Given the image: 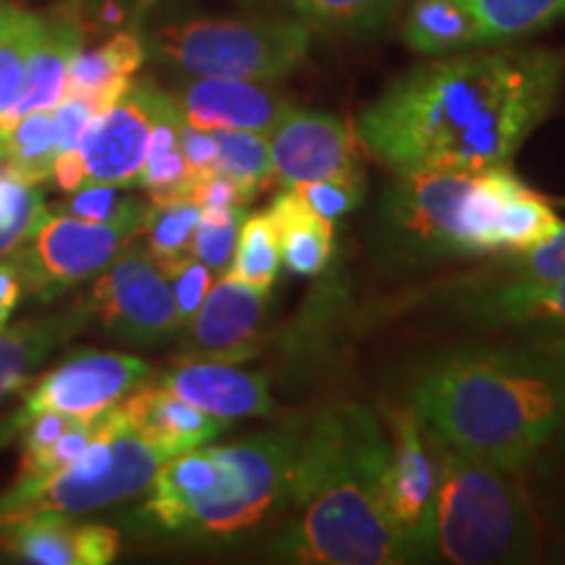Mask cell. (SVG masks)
Returning <instances> with one entry per match:
<instances>
[{
  "label": "cell",
  "instance_id": "obj_42",
  "mask_svg": "<svg viewBox=\"0 0 565 565\" xmlns=\"http://www.w3.org/2000/svg\"><path fill=\"white\" fill-rule=\"evenodd\" d=\"M179 145L181 154L186 160L189 175L194 181L207 179V175L217 173V134L212 129H196V126H189L186 121L181 124L179 131Z\"/></svg>",
  "mask_w": 565,
  "mask_h": 565
},
{
  "label": "cell",
  "instance_id": "obj_30",
  "mask_svg": "<svg viewBox=\"0 0 565 565\" xmlns=\"http://www.w3.org/2000/svg\"><path fill=\"white\" fill-rule=\"evenodd\" d=\"M145 221L147 252L152 254L154 263L168 267L181 259L192 257V238L200 223L202 207L194 202L192 194H173V196H154L150 200Z\"/></svg>",
  "mask_w": 565,
  "mask_h": 565
},
{
  "label": "cell",
  "instance_id": "obj_48",
  "mask_svg": "<svg viewBox=\"0 0 565 565\" xmlns=\"http://www.w3.org/2000/svg\"><path fill=\"white\" fill-rule=\"evenodd\" d=\"M134 3H137V9H139V11H145V9H150V6L154 3V0H134Z\"/></svg>",
  "mask_w": 565,
  "mask_h": 565
},
{
  "label": "cell",
  "instance_id": "obj_35",
  "mask_svg": "<svg viewBox=\"0 0 565 565\" xmlns=\"http://www.w3.org/2000/svg\"><path fill=\"white\" fill-rule=\"evenodd\" d=\"M282 265L278 233L273 228L270 215L265 212H249L238 231V244L228 265L231 278L270 294L275 278Z\"/></svg>",
  "mask_w": 565,
  "mask_h": 565
},
{
  "label": "cell",
  "instance_id": "obj_2",
  "mask_svg": "<svg viewBox=\"0 0 565 565\" xmlns=\"http://www.w3.org/2000/svg\"><path fill=\"white\" fill-rule=\"evenodd\" d=\"M387 435L370 408L335 404L301 429L294 500L270 561L294 565L406 563L383 508Z\"/></svg>",
  "mask_w": 565,
  "mask_h": 565
},
{
  "label": "cell",
  "instance_id": "obj_19",
  "mask_svg": "<svg viewBox=\"0 0 565 565\" xmlns=\"http://www.w3.org/2000/svg\"><path fill=\"white\" fill-rule=\"evenodd\" d=\"M118 412L124 414L134 433L162 458L200 448V445L215 440L223 429H228V422L204 414L202 408L160 385L134 387L118 404Z\"/></svg>",
  "mask_w": 565,
  "mask_h": 565
},
{
  "label": "cell",
  "instance_id": "obj_17",
  "mask_svg": "<svg viewBox=\"0 0 565 565\" xmlns=\"http://www.w3.org/2000/svg\"><path fill=\"white\" fill-rule=\"evenodd\" d=\"M158 385L228 424L246 416H275L278 412L267 374L242 370L228 362H207V359L175 362L171 372L162 374Z\"/></svg>",
  "mask_w": 565,
  "mask_h": 565
},
{
  "label": "cell",
  "instance_id": "obj_34",
  "mask_svg": "<svg viewBox=\"0 0 565 565\" xmlns=\"http://www.w3.org/2000/svg\"><path fill=\"white\" fill-rule=\"evenodd\" d=\"M217 134V168L215 171L236 183L246 200H257L273 181L270 137L257 131L212 129Z\"/></svg>",
  "mask_w": 565,
  "mask_h": 565
},
{
  "label": "cell",
  "instance_id": "obj_9",
  "mask_svg": "<svg viewBox=\"0 0 565 565\" xmlns=\"http://www.w3.org/2000/svg\"><path fill=\"white\" fill-rule=\"evenodd\" d=\"M145 210L110 223H89L71 215H42V221L21 252L17 270L24 288L40 299H55L66 288L103 273L118 252L141 236L147 221Z\"/></svg>",
  "mask_w": 565,
  "mask_h": 565
},
{
  "label": "cell",
  "instance_id": "obj_47",
  "mask_svg": "<svg viewBox=\"0 0 565 565\" xmlns=\"http://www.w3.org/2000/svg\"><path fill=\"white\" fill-rule=\"evenodd\" d=\"M17 9V6L13 3H6V0H0V26H3V21L11 17V11Z\"/></svg>",
  "mask_w": 565,
  "mask_h": 565
},
{
  "label": "cell",
  "instance_id": "obj_46",
  "mask_svg": "<svg viewBox=\"0 0 565 565\" xmlns=\"http://www.w3.org/2000/svg\"><path fill=\"white\" fill-rule=\"evenodd\" d=\"M53 175L63 192H76V189H82L84 186V166H82L79 152L76 150L61 152L58 158H55Z\"/></svg>",
  "mask_w": 565,
  "mask_h": 565
},
{
  "label": "cell",
  "instance_id": "obj_16",
  "mask_svg": "<svg viewBox=\"0 0 565 565\" xmlns=\"http://www.w3.org/2000/svg\"><path fill=\"white\" fill-rule=\"evenodd\" d=\"M175 108L196 129H233L267 134L291 108L286 92L273 82L225 79V76H194L171 92Z\"/></svg>",
  "mask_w": 565,
  "mask_h": 565
},
{
  "label": "cell",
  "instance_id": "obj_41",
  "mask_svg": "<svg viewBox=\"0 0 565 565\" xmlns=\"http://www.w3.org/2000/svg\"><path fill=\"white\" fill-rule=\"evenodd\" d=\"M303 202L328 221L349 215L364 200V179H324L291 186Z\"/></svg>",
  "mask_w": 565,
  "mask_h": 565
},
{
  "label": "cell",
  "instance_id": "obj_40",
  "mask_svg": "<svg viewBox=\"0 0 565 565\" xmlns=\"http://www.w3.org/2000/svg\"><path fill=\"white\" fill-rule=\"evenodd\" d=\"M160 270L166 273L168 282H171V291L175 299V315H179V324L183 330L189 322H192L196 309L202 307L204 296H207L212 282H215V273L194 257H186L181 259V263L160 267Z\"/></svg>",
  "mask_w": 565,
  "mask_h": 565
},
{
  "label": "cell",
  "instance_id": "obj_28",
  "mask_svg": "<svg viewBox=\"0 0 565 565\" xmlns=\"http://www.w3.org/2000/svg\"><path fill=\"white\" fill-rule=\"evenodd\" d=\"M475 11L482 45L515 42L565 19V0H466Z\"/></svg>",
  "mask_w": 565,
  "mask_h": 565
},
{
  "label": "cell",
  "instance_id": "obj_3",
  "mask_svg": "<svg viewBox=\"0 0 565 565\" xmlns=\"http://www.w3.org/2000/svg\"><path fill=\"white\" fill-rule=\"evenodd\" d=\"M408 398L458 454L524 475L565 422V393L519 345H461L427 359Z\"/></svg>",
  "mask_w": 565,
  "mask_h": 565
},
{
  "label": "cell",
  "instance_id": "obj_20",
  "mask_svg": "<svg viewBox=\"0 0 565 565\" xmlns=\"http://www.w3.org/2000/svg\"><path fill=\"white\" fill-rule=\"evenodd\" d=\"M0 550L40 565H105L116 561L121 534L103 524L42 519L0 529Z\"/></svg>",
  "mask_w": 565,
  "mask_h": 565
},
{
  "label": "cell",
  "instance_id": "obj_22",
  "mask_svg": "<svg viewBox=\"0 0 565 565\" xmlns=\"http://www.w3.org/2000/svg\"><path fill=\"white\" fill-rule=\"evenodd\" d=\"M147 58L137 32H116L97 47H79L68 66L66 95L89 97L97 108H110L134 84V74Z\"/></svg>",
  "mask_w": 565,
  "mask_h": 565
},
{
  "label": "cell",
  "instance_id": "obj_49",
  "mask_svg": "<svg viewBox=\"0 0 565 565\" xmlns=\"http://www.w3.org/2000/svg\"><path fill=\"white\" fill-rule=\"evenodd\" d=\"M557 204H561V207H565V200H557Z\"/></svg>",
  "mask_w": 565,
  "mask_h": 565
},
{
  "label": "cell",
  "instance_id": "obj_8",
  "mask_svg": "<svg viewBox=\"0 0 565 565\" xmlns=\"http://www.w3.org/2000/svg\"><path fill=\"white\" fill-rule=\"evenodd\" d=\"M477 171L422 168L393 173L377 210V244L387 263L424 267L477 257L466 231V200Z\"/></svg>",
  "mask_w": 565,
  "mask_h": 565
},
{
  "label": "cell",
  "instance_id": "obj_11",
  "mask_svg": "<svg viewBox=\"0 0 565 565\" xmlns=\"http://www.w3.org/2000/svg\"><path fill=\"white\" fill-rule=\"evenodd\" d=\"M87 309L110 335L134 345H154L181 330L171 282L141 246H126L113 257L95 280Z\"/></svg>",
  "mask_w": 565,
  "mask_h": 565
},
{
  "label": "cell",
  "instance_id": "obj_43",
  "mask_svg": "<svg viewBox=\"0 0 565 565\" xmlns=\"http://www.w3.org/2000/svg\"><path fill=\"white\" fill-rule=\"evenodd\" d=\"M515 345L529 359H534L565 393V330H557V333H526Z\"/></svg>",
  "mask_w": 565,
  "mask_h": 565
},
{
  "label": "cell",
  "instance_id": "obj_10",
  "mask_svg": "<svg viewBox=\"0 0 565 565\" xmlns=\"http://www.w3.org/2000/svg\"><path fill=\"white\" fill-rule=\"evenodd\" d=\"M435 461L416 408L387 412L383 508L406 563L435 561Z\"/></svg>",
  "mask_w": 565,
  "mask_h": 565
},
{
  "label": "cell",
  "instance_id": "obj_1",
  "mask_svg": "<svg viewBox=\"0 0 565 565\" xmlns=\"http://www.w3.org/2000/svg\"><path fill=\"white\" fill-rule=\"evenodd\" d=\"M565 84V53L498 42L433 55L359 113V145L391 173L511 166L547 121Z\"/></svg>",
  "mask_w": 565,
  "mask_h": 565
},
{
  "label": "cell",
  "instance_id": "obj_33",
  "mask_svg": "<svg viewBox=\"0 0 565 565\" xmlns=\"http://www.w3.org/2000/svg\"><path fill=\"white\" fill-rule=\"evenodd\" d=\"M565 280V225L545 244L526 252H508L498 265L471 275L463 288L532 286V282Z\"/></svg>",
  "mask_w": 565,
  "mask_h": 565
},
{
  "label": "cell",
  "instance_id": "obj_18",
  "mask_svg": "<svg viewBox=\"0 0 565 565\" xmlns=\"http://www.w3.org/2000/svg\"><path fill=\"white\" fill-rule=\"evenodd\" d=\"M454 309L466 324L479 330L557 333L565 330V280L461 288Z\"/></svg>",
  "mask_w": 565,
  "mask_h": 565
},
{
  "label": "cell",
  "instance_id": "obj_25",
  "mask_svg": "<svg viewBox=\"0 0 565 565\" xmlns=\"http://www.w3.org/2000/svg\"><path fill=\"white\" fill-rule=\"evenodd\" d=\"M404 42L422 55H448L482 45L475 11L466 0H412Z\"/></svg>",
  "mask_w": 565,
  "mask_h": 565
},
{
  "label": "cell",
  "instance_id": "obj_23",
  "mask_svg": "<svg viewBox=\"0 0 565 565\" xmlns=\"http://www.w3.org/2000/svg\"><path fill=\"white\" fill-rule=\"evenodd\" d=\"M273 228L278 233L282 265L303 278H317L328 270L335 249L333 221L322 217L294 189H282L270 207Z\"/></svg>",
  "mask_w": 565,
  "mask_h": 565
},
{
  "label": "cell",
  "instance_id": "obj_37",
  "mask_svg": "<svg viewBox=\"0 0 565 565\" xmlns=\"http://www.w3.org/2000/svg\"><path fill=\"white\" fill-rule=\"evenodd\" d=\"M45 202L38 183L19 179L0 162V257L11 254L38 228Z\"/></svg>",
  "mask_w": 565,
  "mask_h": 565
},
{
  "label": "cell",
  "instance_id": "obj_29",
  "mask_svg": "<svg viewBox=\"0 0 565 565\" xmlns=\"http://www.w3.org/2000/svg\"><path fill=\"white\" fill-rule=\"evenodd\" d=\"M181 124L183 118L175 103L154 124L147 158L141 162V171L137 175V186L145 189L150 200H154V196L192 194L194 179L189 175L186 160H183L179 145Z\"/></svg>",
  "mask_w": 565,
  "mask_h": 565
},
{
  "label": "cell",
  "instance_id": "obj_45",
  "mask_svg": "<svg viewBox=\"0 0 565 565\" xmlns=\"http://www.w3.org/2000/svg\"><path fill=\"white\" fill-rule=\"evenodd\" d=\"M21 291H24V282H21V275L17 265H0V330L9 322V315L17 309L21 299Z\"/></svg>",
  "mask_w": 565,
  "mask_h": 565
},
{
  "label": "cell",
  "instance_id": "obj_36",
  "mask_svg": "<svg viewBox=\"0 0 565 565\" xmlns=\"http://www.w3.org/2000/svg\"><path fill=\"white\" fill-rule=\"evenodd\" d=\"M42 24H45V17L40 13L13 9L0 26V118L17 103L26 63L42 34Z\"/></svg>",
  "mask_w": 565,
  "mask_h": 565
},
{
  "label": "cell",
  "instance_id": "obj_26",
  "mask_svg": "<svg viewBox=\"0 0 565 565\" xmlns=\"http://www.w3.org/2000/svg\"><path fill=\"white\" fill-rule=\"evenodd\" d=\"M561 215L547 202V196L536 194L508 168L500 186L498 210V244L500 252H526L545 244L563 228Z\"/></svg>",
  "mask_w": 565,
  "mask_h": 565
},
{
  "label": "cell",
  "instance_id": "obj_21",
  "mask_svg": "<svg viewBox=\"0 0 565 565\" xmlns=\"http://www.w3.org/2000/svg\"><path fill=\"white\" fill-rule=\"evenodd\" d=\"M84 24L76 11H58L45 19L24 71V84L17 103L0 118V126H11L34 110H53L68 89V66L82 47Z\"/></svg>",
  "mask_w": 565,
  "mask_h": 565
},
{
  "label": "cell",
  "instance_id": "obj_44",
  "mask_svg": "<svg viewBox=\"0 0 565 565\" xmlns=\"http://www.w3.org/2000/svg\"><path fill=\"white\" fill-rule=\"evenodd\" d=\"M194 202L202 210H225V207H246L249 200L242 189L236 186L231 179H225L221 173H212L207 179L194 181L192 186Z\"/></svg>",
  "mask_w": 565,
  "mask_h": 565
},
{
  "label": "cell",
  "instance_id": "obj_39",
  "mask_svg": "<svg viewBox=\"0 0 565 565\" xmlns=\"http://www.w3.org/2000/svg\"><path fill=\"white\" fill-rule=\"evenodd\" d=\"M147 207V200H137V196H124L118 186H82L71 196L63 207V215L79 217V221L89 223H110L118 217L131 215Z\"/></svg>",
  "mask_w": 565,
  "mask_h": 565
},
{
  "label": "cell",
  "instance_id": "obj_27",
  "mask_svg": "<svg viewBox=\"0 0 565 565\" xmlns=\"http://www.w3.org/2000/svg\"><path fill=\"white\" fill-rule=\"evenodd\" d=\"M3 137V166L30 183L51 179L55 158L61 154L58 126L53 110H34L11 126H0Z\"/></svg>",
  "mask_w": 565,
  "mask_h": 565
},
{
  "label": "cell",
  "instance_id": "obj_15",
  "mask_svg": "<svg viewBox=\"0 0 565 565\" xmlns=\"http://www.w3.org/2000/svg\"><path fill=\"white\" fill-rule=\"evenodd\" d=\"M270 294L257 291L228 273L212 282L202 307L183 328L175 362L207 359V362L242 364L259 353Z\"/></svg>",
  "mask_w": 565,
  "mask_h": 565
},
{
  "label": "cell",
  "instance_id": "obj_24",
  "mask_svg": "<svg viewBox=\"0 0 565 565\" xmlns=\"http://www.w3.org/2000/svg\"><path fill=\"white\" fill-rule=\"evenodd\" d=\"M89 320V309H66L0 330V398L26 383L51 353L74 338Z\"/></svg>",
  "mask_w": 565,
  "mask_h": 565
},
{
  "label": "cell",
  "instance_id": "obj_6",
  "mask_svg": "<svg viewBox=\"0 0 565 565\" xmlns=\"http://www.w3.org/2000/svg\"><path fill=\"white\" fill-rule=\"evenodd\" d=\"M147 55L189 76L278 82L312 47V26L291 13L249 19H189L145 42Z\"/></svg>",
  "mask_w": 565,
  "mask_h": 565
},
{
  "label": "cell",
  "instance_id": "obj_14",
  "mask_svg": "<svg viewBox=\"0 0 565 565\" xmlns=\"http://www.w3.org/2000/svg\"><path fill=\"white\" fill-rule=\"evenodd\" d=\"M273 179L282 189L324 179H364L353 124L330 113L288 108L270 131Z\"/></svg>",
  "mask_w": 565,
  "mask_h": 565
},
{
  "label": "cell",
  "instance_id": "obj_13",
  "mask_svg": "<svg viewBox=\"0 0 565 565\" xmlns=\"http://www.w3.org/2000/svg\"><path fill=\"white\" fill-rule=\"evenodd\" d=\"M150 364L118 351H84L42 374L26 393L17 416L19 427L42 412L71 416H97L118 406L134 387L145 383Z\"/></svg>",
  "mask_w": 565,
  "mask_h": 565
},
{
  "label": "cell",
  "instance_id": "obj_38",
  "mask_svg": "<svg viewBox=\"0 0 565 565\" xmlns=\"http://www.w3.org/2000/svg\"><path fill=\"white\" fill-rule=\"evenodd\" d=\"M246 215H249L246 207L202 210L192 238V257L207 265L215 275H223L236 252L238 231Z\"/></svg>",
  "mask_w": 565,
  "mask_h": 565
},
{
  "label": "cell",
  "instance_id": "obj_12",
  "mask_svg": "<svg viewBox=\"0 0 565 565\" xmlns=\"http://www.w3.org/2000/svg\"><path fill=\"white\" fill-rule=\"evenodd\" d=\"M171 105V92L160 89L152 79H141L110 108L97 113L76 147L84 166V186H137L154 124Z\"/></svg>",
  "mask_w": 565,
  "mask_h": 565
},
{
  "label": "cell",
  "instance_id": "obj_4",
  "mask_svg": "<svg viewBox=\"0 0 565 565\" xmlns=\"http://www.w3.org/2000/svg\"><path fill=\"white\" fill-rule=\"evenodd\" d=\"M424 427V424H422ZM435 461V561L454 565L534 563L545 532L524 475L458 454L424 429Z\"/></svg>",
  "mask_w": 565,
  "mask_h": 565
},
{
  "label": "cell",
  "instance_id": "obj_5",
  "mask_svg": "<svg viewBox=\"0 0 565 565\" xmlns=\"http://www.w3.org/2000/svg\"><path fill=\"white\" fill-rule=\"evenodd\" d=\"M166 461L126 424L118 406L103 414L87 450L55 475L32 484H11L0 494V529L42 519H74L150 490Z\"/></svg>",
  "mask_w": 565,
  "mask_h": 565
},
{
  "label": "cell",
  "instance_id": "obj_31",
  "mask_svg": "<svg viewBox=\"0 0 565 565\" xmlns=\"http://www.w3.org/2000/svg\"><path fill=\"white\" fill-rule=\"evenodd\" d=\"M312 30L333 34H366L398 13L404 0H275Z\"/></svg>",
  "mask_w": 565,
  "mask_h": 565
},
{
  "label": "cell",
  "instance_id": "obj_7",
  "mask_svg": "<svg viewBox=\"0 0 565 565\" xmlns=\"http://www.w3.org/2000/svg\"><path fill=\"white\" fill-rule=\"evenodd\" d=\"M299 450L301 429H273L233 445H215L221 477L189 511L179 534L236 540L288 513Z\"/></svg>",
  "mask_w": 565,
  "mask_h": 565
},
{
  "label": "cell",
  "instance_id": "obj_32",
  "mask_svg": "<svg viewBox=\"0 0 565 565\" xmlns=\"http://www.w3.org/2000/svg\"><path fill=\"white\" fill-rule=\"evenodd\" d=\"M524 482L545 540L550 534L565 536V422L529 463Z\"/></svg>",
  "mask_w": 565,
  "mask_h": 565
}]
</instances>
